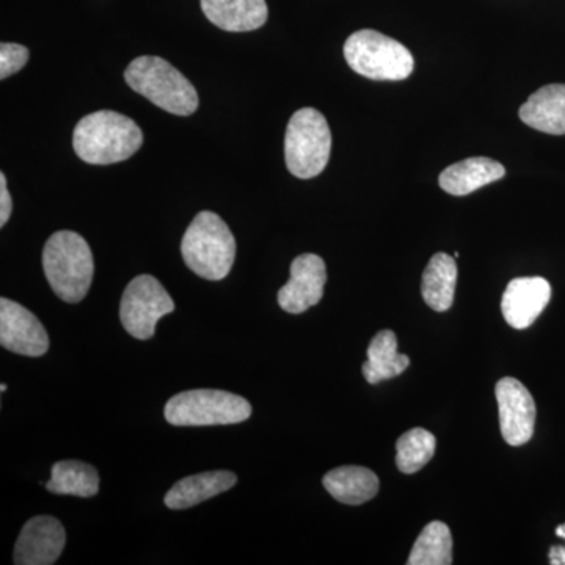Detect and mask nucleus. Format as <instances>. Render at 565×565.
Listing matches in <instances>:
<instances>
[{"instance_id":"nucleus-1","label":"nucleus","mask_w":565,"mask_h":565,"mask_svg":"<svg viewBox=\"0 0 565 565\" xmlns=\"http://www.w3.org/2000/svg\"><path fill=\"white\" fill-rule=\"evenodd\" d=\"M143 143L136 121L118 111L99 110L77 122L73 148L82 161L93 166H110L132 158Z\"/></svg>"},{"instance_id":"nucleus-2","label":"nucleus","mask_w":565,"mask_h":565,"mask_svg":"<svg viewBox=\"0 0 565 565\" xmlns=\"http://www.w3.org/2000/svg\"><path fill=\"white\" fill-rule=\"evenodd\" d=\"M43 269L55 296L68 303L82 302L95 274L90 245L70 230L52 234L44 245Z\"/></svg>"},{"instance_id":"nucleus-3","label":"nucleus","mask_w":565,"mask_h":565,"mask_svg":"<svg viewBox=\"0 0 565 565\" xmlns=\"http://www.w3.org/2000/svg\"><path fill=\"white\" fill-rule=\"evenodd\" d=\"M182 259L193 274L210 281H221L232 270L236 239L232 230L215 212L196 214L181 241Z\"/></svg>"},{"instance_id":"nucleus-4","label":"nucleus","mask_w":565,"mask_h":565,"mask_svg":"<svg viewBox=\"0 0 565 565\" xmlns=\"http://www.w3.org/2000/svg\"><path fill=\"white\" fill-rule=\"evenodd\" d=\"M125 81L134 92L169 114L189 117L199 109L195 87L161 57H137L126 68Z\"/></svg>"},{"instance_id":"nucleus-5","label":"nucleus","mask_w":565,"mask_h":565,"mask_svg":"<svg viewBox=\"0 0 565 565\" xmlns=\"http://www.w3.org/2000/svg\"><path fill=\"white\" fill-rule=\"evenodd\" d=\"M344 58L356 74L373 81H404L415 68L414 55L403 43L371 29L345 40Z\"/></svg>"},{"instance_id":"nucleus-6","label":"nucleus","mask_w":565,"mask_h":565,"mask_svg":"<svg viewBox=\"0 0 565 565\" xmlns=\"http://www.w3.org/2000/svg\"><path fill=\"white\" fill-rule=\"evenodd\" d=\"M332 151V132L321 111L305 107L288 122L285 159L289 172L300 180H311L326 170Z\"/></svg>"},{"instance_id":"nucleus-7","label":"nucleus","mask_w":565,"mask_h":565,"mask_svg":"<svg viewBox=\"0 0 565 565\" xmlns=\"http://www.w3.org/2000/svg\"><path fill=\"white\" fill-rule=\"evenodd\" d=\"M252 405L243 396L223 390H191L166 405V419L173 426H226L247 422Z\"/></svg>"},{"instance_id":"nucleus-8","label":"nucleus","mask_w":565,"mask_h":565,"mask_svg":"<svg viewBox=\"0 0 565 565\" xmlns=\"http://www.w3.org/2000/svg\"><path fill=\"white\" fill-rule=\"evenodd\" d=\"M173 311L172 297L161 281L151 275H139L134 278L122 292L121 323L126 332L136 340L147 341L154 337L159 319Z\"/></svg>"},{"instance_id":"nucleus-9","label":"nucleus","mask_w":565,"mask_h":565,"mask_svg":"<svg viewBox=\"0 0 565 565\" xmlns=\"http://www.w3.org/2000/svg\"><path fill=\"white\" fill-rule=\"evenodd\" d=\"M494 394H497L501 434L505 444L526 445L533 438L535 416H537L530 390L514 377H504L498 382Z\"/></svg>"},{"instance_id":"nucleus-10","label":"nucleus","mask_w":565,"mask_h":565,"mask_svg":"<svg viewBox=\"0 0 565 565\" xmlns=\"http://www.w3.org/2000/svg\"><path fill=\"white\" fill-rule=\"evenodd\" d=\"M0 344L24 356H41L50 349V337L32 311L13 300L0 299Z\"/></svg>"},{"instance_id":"nucleus-11","label":"nucleus","mask_w":565,"mask_h":565,"mask_svg":"<svg viewBox=\"0 0 565 565\" xmlns=\"http://www.w3.org/2000/svg\"><path fill=\"white\" fill-rule=\"evenodd\" d=\"M326 281V263L321 256L313 253L297 256L291 264V278L278 291V305L288 313H305L321 302Z\"/></svg>"},{"instance_id":"nucleus-12","label":"nucleus","mask_w":565,"mask_h":565,"mask_svg":"<svg viewBox=\"0 0 565 565\" xmlns=\"http://www.w3.org/2000/svg\"><path fill=\"white\" fill-rule=\"evenodd\" d=\"M66 544V531L57 519L50 515L33 516L22 527L14 564L51 565L57 563Z\"/></svg>"},{"instance_id":"nucleus-13","label":"nucleus","mask_w":565,"mask_h":565,"mask_svg":"<svg viewBox=\"0 0 565 565\" xmlns=\"http://www.w3.org/2000/svg\"><path fill=\"white\" fill-rule=\"evenodd\" d=\"M552 300V285L542 277L515 278L509 282L501 300L505 322L515 330L533 326Z\"/></svg>"},{"instance_id":"nucleus-14","label":"nucleus","mask_w":565,"mask_h":565,"mask_svg":"<svg viewBox=\"0 0 565 565\" xmlns=\"http://www.w3.org/2000/svg\"><path fill=\"white\" fill-rule=\"evenodd\" d=\"M520 120L552 136L565 134V84H550L539 88L520 107Z\"/></svg>"},{"instance_id":"nucleus-15","label":"nucleus","mask_w":565,"mask_h":565,"mask_svg":"<svg viewBox=\"0 0 565 565\" xmlns=\"http://www.w3.org/2000/svg\"><path fill=\"white\" fill-rule=\"evenodd\" d=\"M204 17L226 32H252L266 24V0H202Z\"/></svg>"},{"instance_id":"nucleus-16","label":"nucleus","mask_w":565,"mask_h":565,"mask_svg":"<svg viewBox=\"0 0 565 565\" xmlns=\"http://www.w3.org/2000/svg\"><path fill=\"white\" fill-rule=\"evenodd\" d=\"M504 174L505 169L500 162L479 156L452 163L441 172L438 182L449 195L463 196L501 180Z\"/></svg>"},{"instance_id":"nucleus-17","label":"nucleus","mask_w":565,"mask_h":565,"mask_svg":"<svg viewBox=\"0 0 565 565\" xmlns=\"http://www.w3.org/2000/svg\"><path fill=\"white\" fill-rule=\"evenodd\" d=\"M236 482V475L225 470L189 476L177 482L166 494V505L173 511L193 508L217 494L228 492Z\"/></svg>"},{"instance_id":"nucleus-18","label":"nucleus","mask_w":565,"mask_h":565,"mask_svg":"<svg viewBox=\"0 0 565 565\" xmlns=\"http://www.w3.org/2000/svg\"><path fill=\"white\" fill-rule=\"evenodd\" d=\"M323 487L340 503L359 505L373 500L379 492V478L364 467H340L323 476Z\"/></svg>"},{"instance_id":"nucleus-19","label":"nucleus","mask_w":565,"mask_h":565,"mask_svg":"<svg viewBox=\"0 0 565 565\" xmlns=\"http://www.w3.org/2000/svg\"><path fill=\"white\" fill-rule=\"evenodd\" d=\"M411 359L397 352V338L392 330H382L367 348V360L363 363V375L367 384L397 377L407 370Z\"/></svg>"},{"instance_id":"nucleus-20","label":"nucleus","mask_w":565,"mask_h":565,"mask_svg":"<svg viewBox=\"0 0 565 565\" xmlns=\"http://www.w3.org/2000/svg\"><path fill=\"white\" fill-rule=\"evenodd\" d=\"M457 285L456 258L437 253L430 258L423 274L422 292L424 302L435 311H448L455 302Z\"/></svg>"},{"instance_id":"nucleus-21","label":"nucleus","mask_w":565,"mask_h":565,"mask_svg":"<svg viewBox=\"0 0 565 565\" xmlns=\"http://www.w3.org/2000/svg\"><path fill=\"white\" fill-rule=\"evenodd\" d=\"M46 489L55 494L92 498L99 492V475L92 465L79 460H62L52 467Z\"/></svg>"},{"instance_id":"nucleus-22","label":"nucleus","mask_w":565,"mask_h":565,"mask_svg":"<svg viewBox=\"0 0 565 565\" xmlns=\"http://www.w3.org/2000/svg\"><path fill=\"white\" fill-rule=\"evenodd\" d=\"M408 565L452 564L451 531L444 522H430L416 539Z\"/></svg>"},{"instance_id":"nucleus-23","label":"nucleus","mask_w":565,"mask_h":565,"mask_svg":"<svg viewBox=\"0 0 565 565\" xmlns=\"http://www.w3.org/2000/svg\"><path fill=\"white\" fill-rule=\"evenodd\" d=\"M437 449V438L429 430L416 427L408 430L396 444V465L404 475H414L430 462Z\"/></svg>"},{"instance_id":"nucleus-24","label":"nucleus","mask_w":565,"mask_h":565,"mask_svg":"<svg viewBox=\"0 0 565 565\" xmlns=\"http://www.w3.org/2000/svg\"><path fill=\"white\" fill-rule=\"evenodd\" d=\"M29 57H31V52L28 47L3 41L0 44V79H7V77L13 76L14 73L24 68Z\"/></svg>"},{"instance_id":"nucleus-25","label":"nucleus","mask_w":565,"mask_h":565,"mask_svg":"<svg viewBox=\"0 0 565 565\" xmlns=\"http://www.w3.org/2000/svg\"><path fill=\"white\" fill-rule=\"evenodd\" d=\"M11 211H13V202L7 189V178L6 174L0 173V226H6L10 221Z\"/></svg>"},{"instance_id":"nucleus-26","label":"nucleus","mask_w":565,"mask_h":565,"mask_svg":"<svg viewBox=\"0 0 565 565\" xmlns=\"http://www.w3.org/2000/svg\"><path fill=\"white\" fill-rule=\"evenodd\" d=\"M556 535L565 539V523L556 527ZM550 564L565 565V546L555 545L550 548Z\"/></svg>"}]
</instances>
